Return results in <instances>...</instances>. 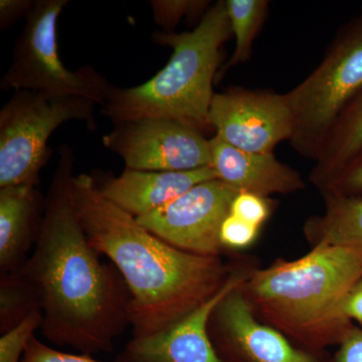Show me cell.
Wrapping results in <instances>:
<instances>
[{"mask_svg": "<svg viewBox=\"0 0 362 362\" xmlns=\"http://www.w3.org/2000/svg\"><path fill=\"white\" fill-rule=\"evenodd\" d=\"M45 199L32 256L21 266L39 295L49 342L90 356L111 352L130 325V294L120 274L101 263L73 197V150L64 144Z\"/></svg>", "mask_w": 362, "mask_h": 362, "instance_id": "6da1fadb", "label": "cell"}, {"mask_svg": "<svg viewBox=\"0 0 362 362\" xmlns=\"http://www.w3.org/2000/svg\"><path fill=\"white\" fill-rule=\"evenodd\" d=\"M73 197L88 240L111 259L130 294L133 337L165 329L223 287L218 257L176 249L109 201L87 173L75 175Z\"/></svg>", "mask_w": 362, "mask_h": 362, "instance_id": "7a4b0ae2", "label": "cell"}, {"mask_svg": "<svg viewBox=\"0 0 362 362\" xmlns=\"http://www.w3.org/2000/svg\"><path fill=\"white\" fill-rule=\"evenodd\" d=\"M233 37L225 0L213 4L192 32L154 33L156 45L173 49L166 66L132 88L110 86L104 114L114 124L168 119L202 134L214 132L209 109L221 69V49Z\"/></svg>", "mask_w": 362, "mask_h": 362, "instance_id": "3957f363", "label": "cell"}, {"mask_svg": "<svg viewBox=\"0 0 362 362\" xmlns=\"http://www.w3.org/2000/svg\"><path fill=\"white\" fill-rule=\"evenodd\" d=\"M361 279L362 261L354 252L318 244L302 258L256 272L247 294L281 330L310 346H323L341 341L351 327L343 304Z\"/></svg>", "mask_w": 362, "mask_h": 362, "instance_id": "277c9868", "label": "cell"}, {"mask_svg": "<svg viewBox=\"0 0 362 362\" xmlns=\"http://www.w3.org/2000/svg\"><path fill=\"white\" fill-rule=\"evenodd\" d=\"M361 90L362 9L340 28L315 70L286 93L294 119L293 149L316 161L335 124Z\"/></svg>", "mask_w": 362, "mask_h": 362, "instance_id": "5b68a950", "label": "cell"}, {"mask_svg": "<svg viewBox=\"0 0 362 362\" xmlns=\"http://www.w3.org/2000/svg\"><path fill=\"white\" fill-rule=\"evenodd\" d=\"M97 103L82 97H59L14 90L0 111V187L39 185L49 159L47 141L57 128L82 121L96 128Z\"/></svg>", "mask_w": 362, "mask_h": 362, "instance_id": "8992f818", "label": "cell"}, {"mask_svg": "<svg viewBox=\"0 0 362 362\" xmlns=\"http://www.w3.org/2000/svg\"><path fill=\"white\" fill-rule=\"evenodd\" d=\"M68 0H35L14 44L13 62L0 82L2 90H33L82 97L103 106L111 85L92 66L75 71L59 56L57 23Z\"/></svg>", "mask_w": 362, "mask_h": 362, "instance_id": "52a82bcc", "label": "cell"}, {"mask_svg": "<svg viewBox=\"0 0 362 362\" xmlns=\"http://www.w3.org/2000/svg\"><path fill=\"white\" fill-rule=\"evenodd\" d=\"M103 144L129 170L187 171L211 166V142L206 135L168 119L115 124L104 136Z\"/></svg>", "mask_w": 362, "mask_h": 362, "instance_id": "ba28073f", "label": "cell"}, {"mask_svg": "<svg viewBox=\"0 0 362 362\" xmlns=\"http://www.w3.org/2000/svg\"><path fill=\"white\" fill-rule=\"evenodd\" d=\"M238 194L220 180H207L153 213L135 218L176 249L199 256L218 257L223 249L221 225Z\"/></svg>", "mask_w": 362, "mask_h": 362, "instance_id": "9c48e42d", "label": "cell"}, {"mask_svg": "<svg viewBox=\"0 0 362 362\" xmlns=\"http://www.w3.org/2000/svg\"><path fill=\"white\" fill-rule=\"evenodd\" d=\"M209 120L214 135L235 148L257 153H274L294 133L287 95L271 90L232 87L216 93Z\"/></svg>", "mask_w": 362, "mask_h": 362, "instance_id": "30bf717a", "label": "cell"}, {"mask_svg": "<svg viewBox=\"0 0 362 362\" xmlns=\"http://www.w3.org/2000/svg\"><path fill=\"white\" fill-rule=\"evenodd\" d=\"M245 278L232 275L223 287L194 311L165 329L131 340L118 362H225L214 349L209 322L214 309Z\"/></svg>", "mask_w": 362, "mask_h": 362, "instance_id": "8fae6325", "label": "cell"}, {"mask_svg": "<svg viewBox=\"0 0 362 362\" xmlns=\"http://www.w3.org/2000/svg\"><path fill=\"white\" fill-rule=\"evenodd\" d=\"M242 286L228 293L211 315L228 344L251 362H315L280 331L255 318Z\"/></svg>", "mask_w": 362, "mask_h": 362, "instance_id": "7c38bea8", "label": "cell"}, {"mask_svg": "<svg viewBox=\"0 0 362 362\" xmlns=\"http://www.w3.org/2000/svg\"><path fill=\"white\" fill-rule=\"evenodd\" d=\"M211 142V168L216 178L238 192L261 197L289 194L304 189L298 171L279 161L274 153H257L235 148L214 135Z\"/></svg>", "mask_w": 362, "mask_h": 362, "instance_id": "4fadbf2b", "label": "cell"}, {"mask_svg": "<svg viewBox=\"0 0 362 362\" xmlns=\"http://www.w3.org/2000/svg\"><path fill=\"white\" fill-rule=\"evenodd\" d=\"M211 180H218L211 166L187 171L126 169L118 177L111 176L102 185H97L105 197L137 218L153 213L190 188Z\"/></svg>", "mask_w": 362, "mask_h": 362, "instance_id": "5bb4252c", "label": "cell"}, {"mask_svg": "<svg viewBox=\"0 0 362 362\" xmlns=\"http://www.w3.org/2000/svg\"><path fill=\"white\" fill-rule=\"evenodd\" d=\"M40 197L37 185L0 187V271L18 270L39 235Z\"/></svg>", "mask_w": 362, "mask_h": 362, "instance_id": "9a60e30c", "label": "cell"}, {"mask_svg": "<svg viewBox=\"0 0 362 362\" xmlns=\"http://www.w3.org/2000/svg\"><path fill=\"white\" fill-rule=\"evenodd\" d=\"M323 192L325 211L307 223V233L315 245L349 250L362 261V195Z\"/></svg>", "mask_w": 362, "mask_h": 362, "instance_id": "2e32d148", "label": "cell"}, {"mask_svg": "<svg viewBox=\"0 0 362 362\" xmlns=\"http://www.w3.org/2000/svg\"><path fill=\"white\" fill-rule=\"evenodd\" d=\"M362 154V90L350 102L331 131L311 173L322 189Z\"/></svg>", "mask_w": 362, "mask_h": 362, "instance_id": "e0dca14e", "label": "cell"}, {"mask_svg": "<svg viewBox=\"0 0 362 362\" xmlns=\"http://www.w3.org/2000/svg\"><path fill=\"white\" fill-rule=\"evenodd\" d=\"M226 6L235 45L233 56L221 65L216 84L223 80L226 71L247 63L251 58L252 45L265 23L270 2L268 0H226Z\"/></svg>", "mask_w": 362, "mask_h": 362, "instance_id": "ac0fdd59", "label": "cell"}, {"mask_svg": "<svg viewBox=\"0 0 362 362\" xmlns=\"http://www.w3.org/2000/svg\"><path fill=\"white\" fill-rule=\"evenodd\" d=\"M40 311L35 286L21 270L1 275L0 280V330L13 329L35 312ZM42 312V311H40Z\"/></svg>", "mask_w": 362, "mask_h": 362, "instance_id": "d6986e66", "label": "cell"}, {"mask_svg": "<svg viewBox=\"0 0 362 362\" xmlns=\"http://www.w3.org/2000/svg\"><path fill=\"white\" fill-rule=\"evenodd\" d=\"M154 21L164 33H175L176 26L183 18L199 21L211 8L209 0H151Z\"/></svg>", "mask_w": 362, "mask_h": 362, "instance_id": "ffe728a7", "label": "cell"}, {"mask_svg": "<svg viewBox=\"0 0 362 362\" xmlns=\"http://www.w3.org/2000/svg\"><path fill=\"white\" fill-rule=\"evenodd\" d=\"M42 317V312H35L20 325L1 334L0 362H21L26 344L35 335V331L40 328Z\"/></svg>", "mask_w": 362, "mask_h": 362, "instance_id": "44dd1931", "label": "cell"}, {"mask_svg": "<svg viewBox=\"0 0 362 362\" xmlns=\"http://www.w3.org/2000/svg\"><path fill=\"white\" fill-rule=\"evenodd\" d=\"M270 209L267 197L252 192H239L233 199L230 214L259 228L270 216Z\"/></svg>", "mask_w": 362, "mask_h": 362, "instance_id": "7402d4cb", "label": "cell"}, {"mask_svg": "<svg viewBox=\"0 0 362 362\" xmlns=\"http://www.w3.org/2000/svg\"><path fill=\"white\" fill-rule=\"evenodd\" d=\"M259 228L228 214L221 225V244L223 247L240 249L250 246L258 235Z\"/></svg>", "mask_w": 362, "mask_h": 362, "instance_id": "603a6c76", "label": "cell"}, {"mask_svg": "<svg viewBox=\"0 0 362 362\" xmlns=\"http://www.w3.org/2000/svg\"><path fill=\"white\" fill-rule=\"evenodd\" d=\"M23 362H100L87 354H70L45 345L33 335L26 344Z\"/></svg>", "mask_w": 362, "mask_h": 362, "instance_id": "cb8c5ba5", "label": "cell"}, {"mask_svg": "<svg viewBox=\"0 0 362 362\" xmlns=\"http://www.w3.org/2000/svg\"><path fill=\"white\" fill-rule=\"evenodd\" d=\"M322 190L345 195H362V154Z\"/></svg>", "mask_w": 362, "mask_h": 362, "instance_id": "d4e9b609", "label": "cell"}, {"mask_svg": "<svg viewBox=\"0 0 362 362\" xmlns=\"http://www.w3.org/2000/svg\"><path fill=\"white\" fill-rule=\"evenodd\" d=\"M339 343L337 362H362V329L351 326Z\"/></svg>", "mask_w": 362, "mask_h": 362, "instance_id": "484cf974", "label": "cell"}, {"mask_svg": "<svg viewBox=\"0 0 362 362\" xmlns=\"http://www.w3.org/2000/svg\"><path fill=\"white\" fill-rule=\"evenodd\" d=\"M35 0H1L0 1V28L7 30L32 11Z\"/></svg>", "mask_w": 362, "mask_h": 362, "instance_id": "4316f807", "label": "cell"}, {"mask_svg": "<svg viewBox=\"0 0 362 362\" xmlns=\"http://www.w3.org/2000/svg\"><path fill=\"white\" fill-rule=\"evenodd\" d=\"M343 313L349 320H356L362 327V279L347 295L343 304Z\"/></svg>", "mask_w": 362, "mask_h": 362, "instance_id": "83f0119b", "label": "cell"}]
</instances>
